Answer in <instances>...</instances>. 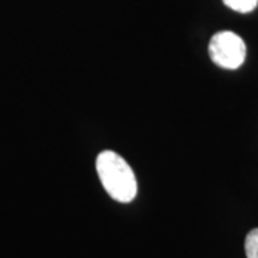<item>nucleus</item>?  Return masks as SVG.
Listing matches in <instances>:
<instances>
[{"instance_id": "f03ea898", "label": "nucleus", "mask_w": 258, "mask_h": 258, "mask_svg": "<svg viewBox=\"0 0 258 258\" xmlns=\"http://www.w3.org/2000/svg\"><path fill=\"white\" fill-rule=\"evenodd\" d=\"M245 43L238 35L222 30L212 36L210 42V56L217 66L224 69H238L245 60Z\"/></svg>"}, {"instance_id": "f257e3e1", "label": "nucleus", "mask_w": 258, "mask_h": 258, "mask_svg": "<svg viewBox=\"0 0 258 258\" xmlns=\"http://www.w3.org/2000/svg\"><path fill=\"white\" fill-rule=\"evenodd\" d=\"M96 171L105 191L118 203L128 204L138 194V182L132 168L113 151H103L96 158Z\"/></svg>"}, {"instance_id": "20e7f679", "label": "nucleus", "mask_w": 258, "mask_h": 258, "mask_svg": "<svg viewBox=\"0 0 258 258\" xmlns=\"http://www.w3.org/2000/svg\"><path fill=\"white\" fill-rule=\"evenodd\" d=\"M245 254L247 258H258V228L249 231L245 238Z\"/></svg>"}, {"instance_id": "7ed1b4c3", "label": "nucleus", "mask_w": 258, "mask_h": 258, "mask_svg": "<svg viewBox=\"0 0 258 258\" xmlns=\"http://www.w3.org/2000/svg\"><path fill=\"white\" fill-rule=\"evenodd\" d=\"M227 8L238 13H249L257 8L258 0H222Z\"/></svg>"}]
</instances>
